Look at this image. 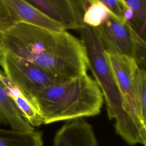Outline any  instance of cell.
<instances>
[{
	"label": "cell",
	"instance_id": "cell-12",
	"mask_svg": "<svg viewBox=\"0 0 146 146\" xmlns=\"http://www.w3.org/2000/svg\"><path fill=\"white\" fill-rule=\"evenodd\" d=\"M123 1L124 4V19L138 35L145 40L146 1Z\"/></svg>",
	"mask_w": 146,
	"mask_h": 146
},
{
	"label": "cell",
	"instance_id": "cell-15",
	"mask_svg": "<svg viewBox=\"0 0 146 146\" xmlns=\"http://www.w3.org/2000/svg\"><path fill=\"white\" fill-rule=\"evenodd\" d=\"M109 15V11L100 0H87L83 22L88 26L96 28L102 25Z\"/></svg>",
	"mask_w": 146,
	"mask_h": 146
},
{
	"label": "cell",
	"instance_id": "cell-9",
	"mask_svg": "<svg viewBox=\"0 0 146 146\" xmlns=\"http://www.w3.org/2000/svg\"><path fill=\"white\" fill-rule=\"evenodd\" d=\"M53 146H98L91 124L83 118L66 121L56 132Z\"/></svg>",
	"mask_w": 146,
	"mask_h": 146
},
{
	"label": "cell",
	"instance_id": "cell-6",
	"mask_svg": "<svg viewBox=\"0 0 146 146\" xmlns=\"http://www.w3.org/2000/svg\"><path fill=\"white\" fill-rule=\"evenodd\" d=\"M105 55L118 85L124 111L135 125L145 132L146 121L139 114L133 96V79L136 70L139 68L136 60L132 58L106 50Z\"/></svg>",
	"mask_w": 146,
	"mask_h": 146
},
{
	"label": "cell",
	"instance_id": "cell-1",
	"mask_svg": "<svg viewBox=\"0 0 146 146\" xmlns=\"http://www.w3.org/2000/svg\"><path fill=\"white\" fill-rule=\"evenodd\" d=\"M2 35L5 52L34 63L58 79L65 80L87 74L84 46L66 31L21 22Z\"/></svg>",
	"mask_w": 146,
	"mask_h": 146
},
{
	"label": "cell",
	"instance_id": "cell-17",
	"mask_svg": "<svg viewBox=\"0 0 146 146\" xmlns=\"http://www.w3.org/2000/svg\"><path fill=\"white\" fill-rule=\"evenodd\" d=\"M5 55V51L2 46V35L0 33V73H3L1 70V68L2 67L3 58Z\"/></svg>",
	"mask_w": 146,
	"mask_h": 146
},
{
	"label": "cell",
	"instance_id": "cell-4",
	"mask_svg": "<svg viewBox=\"0 0 146 146\" xmlns=\"http://www.w3.org/2000/svg\"><path fill=\"white\" fill-rule=\"evenodd\" d=\"M95 29L106 51L132 58L139 68L145 70V41L125 21L110 14L108 18Z\"/></svg>",
	"mask_w": 146,
	"mask_h": 146
},
{
	"label": "cell",
	"instance_id": "cell-5",
	"mask_svg": "<svg viewBox=\"0 0 146 146\" xmlns=\"http://www.w3.org/2000/svg\"><path fill=\"white\" fill-rule=\"evenodd\" d=\"M2 68L5 75L32 103L39 92L50 86L64 81L34 63L7 52H5Z\"/></svg>",
	"mask_w": 146,
	"mask_h": 146
},
{
	"label": "cell",
	"instance_id": "cell-16",
	"mask_svg": "<svg viewBox=\"0 0 146 146\" xmlns=\"http://www.w3.org/2000/svg\"><path fill=\"white\" fill-rule=\"evenodd\" d=\"M101 2L111 15L119 20L125 21L124 19V4L123 0H102Z\"/></svg>",
	"mask_w": 146,
	"mask_h": 146
},
{
	"label": "cell",
	"instance_id": "cell-11",
	"mask_svg": "<svg viewBox=\"0 0 146 146\" xmlns=\"http://www.w3.org/2000/svg\"><path fill=\"white\" fill-rule=\"evenodd\" d=\"M0 124L9 126L11 129L26 132L34 128L22 116L20 112L8 97L4 84L0 80Z\"/></svg>",
	"mask_w": 146,
	"mask_h": 146
},
{
	"label": "cell",
	"instance_id": "cell-14",
	"mask_svg": "<svg viewBox=\"0 0 146 146\" xmlns=\"http://www.w3.org/2000/svg\"><path fill=\"white\" fill-rule=\"evenodd\" d=\"M146 72L139 68L133 76L132 91L136 110L141 117L146 121Z\"/></svg>",
	"mask_w": 146,
	"mask_h": 146
},
{
	"label": "cell",
	"instance_id": "cell-10",
	"mask_svg": "<svg viewBox=\"0 0 146 146\" xmlns=\"http://www.w3.org/2000/svg\"><path fill=\"white\" fill-rule=\"evenodd\" d=\"M0 80L4 84L8 97L12 100L23 118L33 127L43 123L39 112L31 100L3 73H0Z\"/></svg>",
	"mask_w": 146,
	"mask_h": 146
},
{
	"label": "cell",
	"instance_id": "cell-2",
	"mask_svg": "<svg viewBox=\"0 0 146 146\" xmlns=\"http://www.w3.org/2000/svg\"><path fill=\"white\" fill-rule=\"evenodd\" d=\"M33 103L48 124L98 115L103 96L95 80L84 74L45 88Z\"/></svg>",
	"mask_w": 146,
	"mask_h": 146
},
{
	"label": "cell",
	"instance_id": "cell-7",
	"mask_svg": "<svg viewBox=\"0 0 146 146\" xmlns=\"http://www.w3.org/2000/svg\"><path fill=\"white\" fill-rule=\"evenodd\" d=\"M21 22L54 31H65L26 0H0V33Z\"/></svg>",
	"mask_w": 146,
	"mask_h": 146
},
{
	"label": "cell",
	"instance_id": "cell-8",
	"mask_svg": "<svg viewBox=\"0 0 146 146\" xmlns=\"http://www.w3.org/2000/svg\"><path fill=\"white\" fill-rule=\"evenodd\" d=\"M50 19L59 24L64 30H80L84 25L86 0H26Z\"/></svg>",
	"mask_w": 146,
	"mask_h": 146
},
{
	"label": "cell",
	"instance_id": "cell-3",
	"mask_svg": "<svg viewBox=\"0 0 146 146\" xmlns=\"http://www.w3.org/2000/svg\"><path fill=\"white\" fill-rule=\"evenodd\" d=\"M90 68L105 99L107 115L115 120L116 133L129 145L146 146V132L140 130L124 111L121 94L95 28L84 25L80 30Z\"/></svg>",
	"mask_w": 146,
	"mask_h": 146
},
{
	"label": "cell",
	"instance_id": "cell-13",
	"mask_svg": "<svg viewBox=\"0 0 146 146\" xmlns=\"http://www.w3.org/2000/svg\"><path fill=\"white\" fill-rule=\"evenodd\" d=\"M0 146H43L42 132L18 131L0 128Z\"/></svg>",
	"mask_w": 146,
	"mask_h": 146
}]
</instances>
